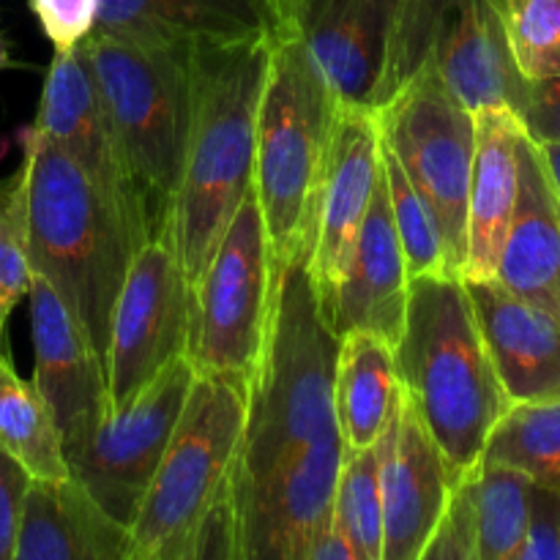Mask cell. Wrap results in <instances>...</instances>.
Wrapping results in <instances>:
<instances>
[{"label":"cell","mask_w":560,"mask_h":560,"mask_svg":"<svg viewBox=\"0 0 560 560\" xmlns=\"http://www.w3.org/2000/svg\"><path fill=\"white\" fill-rule=\"evenodd\" d=\"M339 334L310 277V255L284 266L266 348L249 388L230 479L238 560H304L331 523L345 443L334 408Z\"/></svg>","instance_id":"obj_1"},{"label":"cell","mask_w":560,"mask_h":560,"mask_svg":"<svg viewBox=\"0 0 560 560\" xmlns=\"http://www.w3.org/2000/svg\"><path fill=\"white\" fill-rule=\"evenodd\" d=\"M273 38L191 44V120L170 238L195 290L255 178L257 113Z\"/></svg>","instance_id":"obj_2"},{"label":"cell","mask_w":560,"mask_h":560,"mask_svg":"<svg viewBox=\"0 0 560 560\" xmlns=\"http://www.w3.org/2000/svg\"><path fill=\"white\" fill-rule=\"evenodd\" d=\"M394 361L405 399L438 443L454 479L470 474L512 402L481 337L463 277L427 273L410 279Z\"/></svg>","instance_id":"obj_3"},{"label":"cell","mask_w":560,"mask_h":560,"mask_svg":"<svg viewBox=\"0 0 560 560\" xmlns=\"http://www.w3.org/2000/svg\"><path fill=\"white\" fill-rule=\"evenodd\" d=\"M27 257L60 295L96 353H107L109 323L140 244L88 175L33 126L25 131Z\"/></svg>","instance_id":"obj_4"},{"label":"cell","mask_w":560,"mask_h":560,"mask_svg":"<svg viewBox=\"0 0 560 560\" xmlns=\"http://www.w3.org/2000/svg\"><path fill=\"white\" fill-rule=\"evenodd\" d=\"M337 102L293 31L271 42L257 113L255 184L271 249L273 288L293 257L312 255L315 206L331 145Z\"/></svg>","instance_id":"obj_5"},{"label":"cell","mask_w":560,"mask_h":560,"mask_svg":"<svg viewBox=\"0 0 560 560\" xmlns=\"http://www.w3.org/2000/svg\"><path fill=\"white\" fill-rule=\"evenodd\" d=\"M115 142L145 200L153 235H170L191 120V44L91 33L80 44Z\"/></svg>","instance_id":"obj_6"},{"label":"cell","mask_w":560,"mask_h":560,"mask_svg":"<svg viewBox=\"0 0 560 560\" xmlns=\"http://www.w3.org/2000/svg\"><path fill=\"white\" fill-rule=\"evenodd\" d=\"M249 392L219 375H195L173 438L131 523L129 560H191L197 536L228 498Z\"/></svg>","instance_id":"obj_7"},{"label":"cell","mask_w":560,"mask_h":560,"mask_svg":"<svg viewBox=\"0 0 560 560\" xmlns=\"http://www.w3.org/2000/svg\"><path fill=\"white\" fill-rule=\"evenodd\" d=\"M271 299V249L252 184L191 290L186 355L197 375L228 377L249 392L266 348Z\"/></svg>","instance_id":"obj_8"},{"label":"cell","mask_w":560,"mask_h":560,"mask_svg":"<svg viewBox=\"0 0 560 560\" xmlns=\"http://www.w3.org/2000/svg\"><path fill=\"white\" fill-rule=\"evenodd\" d=\"M381 137L430 206L446 246L448 271H463L468 244V189L476 153V115L419 69L381 109Z\"/></svg>","instance_id":"obj_9"},{"label":"cell","mask_w":560,"mask_h":560,"mask_svg":"<svg viewBox=\"0 0 560 560\" xmlns=\"http://www.w3.org/2000/svg\"><path fill=\"white\" fill-rule=\"evenodd\" d=\"M419 69L470 113L509 107L520 115L528 91L492 0H399V88Z\"/></svg>","instance_id":"obj_10"},{"label":"cell","mask_w":560,"mask_h":560,"mask_svg":"<svg viewBox=\"0 0 560 560\" xmlns=\"http://www.w3.org/2000/svg\"><path fill=\"white\" fill-rule=\"evenodd\" d=\"M191 328V288L170 235L137 249L109 323L104 353L109 413L129 408L137 394L178 355Z\"/></svg>","instance_id":"obj_11"},{"label":"cell","mask_w":560,"mask_h":560,"mask_svg":"<svg viewBox=\"0 0 560 560\" xmlns=\"http://www.w3.org/2000/svg\"><path fill=\"white\" fill-rule=\"evenodd\" d=\"M189 355L170 361L129 408L107 413L80 446L66 452L69 474L118 523H135L162 454L195 383Z\"/></svg>","instance_id":"obj_12"},{"label":"cell","mask_w":560,"mask_h":560,"mask_svg":"<svg viewBox=\"0 0 560 560\" xmlns=\"http://www.w3.org/2000/svg\"><path fill=\"white\" fill-rule=\"evenodd\" d=\"M399 0H299L284 27L299 36L337 107L377 109L399 91Z\"/></svg>","instance_id":"obj_13"},{"label":"cell","mask_w":560,"mask_h":560,"mask_svg":"<svg viewBox=\"0 0 560 560\" xmlns=\"http://www.w3.org/2000/svg\"><path fill=\"white\" fill-rule=\"evenodd\" d=\"M33 126L107 197L137 244L142 246L153 238L145 200L115 142L107 109L80 47L55 52Z\"/></svg>","instance_id":"obj_14"},{"label":"cell","mask_w":560,"mask_h":560,"mask_svg":"<svg viewBox=\"0 0 560 560\" xmlns=\"http://www.w3.org/2000/svg\"><path fill=\"white\" fill-rule=\"evenodd\" d=\"M381 175V126L372 109L337 107L315 206L310 277L328 312Z\"/></svg>","instance_id":"obj_15"},{"label":"cell","mask_w":560,"mask_h":560,"mask_svg":"<svg viewBox=\"0 0 560 560\" xmlns=\"http://www.w3.org/2000/svg\"><path fill=\"white\" fill-rule=\"evenodd\" d=\"M377 479L383 560H421L457 479L405 394L377 441Z\"/></svg>","instance_id":"obj_16"},{"label":"cell","mask_w":560,"mask_h":560,"mask_svg":"<svg viewBox=\"0 0 560 560\" xmlns=\"http://www.w3.org/2000/svg\"><path fill=\"white\" fill-rule=\"evenodd\" d=\"M27 301L36 355L33 383L52 408L63 452H69L109 413L107 372L102 355L47 279L33 273Z\"/></svg>","instance_id":"obj_17"},{"label":"cell","mask_w":560,"mask_h":560,"mask_svg":"<svg viewBox=\"0 0 560 560\" xmlns=\"http://www.w3.org/2000/svg\"><path fill=\"white\" fill-rule=\"evenodd\" d=\"M408 290L410 277L405 268L397 230H394L381 167L375 195L366 208L364 222H361L353 255H350L326 317L339 337L348 331H370L386 339L394 348L405 326Z\"/></svg>","instance_id":"obj_18"},{"label":"cell","mask_w":560,"mask_h":560,"mask_svg":"<svg viewBox=\"0 0 560 560\" xmlns=\"http://www.w3.org/2000/svg\"><path fill=\"white\" fill-rule=\"evenodd\" d=\"M509 402L560 397V320L498 279H463Z\"/></svg>","instance_id":"obj_19"},{"label":"cell","mask_w":560,"mask_h":560,"mask_svg":"<svg viewBox=\"0 0 560 560\" xmlns=\"http://www.w3.org/2000/svg\"><path fill=\"white\" fill-rule=\"evenodd\" d=\"M131 528L74 479H31L14 560H129Z\"/></svg>","instance_id":"obj_20"},{"label":"cell","mask_w":560,"mask_h":560,"mask_svg":"<svg viewBox=\"0 0 560 560\" xmlns=\"http://www.w3.org/2000/svg\"><path fill=\"white\" fill-rule=\"evenodd\" d=\"M282 31L273 0H102L93 33L156 44H233Z\"/></svg>","instance_id":"obj_21"},{"label":"cell","mask_w":560,"mask_h":560,"mask_svg":"<svg viewBox=\"0 0 560 560\" xmlns=\"http://www.w3.org/2000/svg\"><path fill=\"white\" fill-rule=\"evenodd\" d=\"M495 279L560 320V202L530 137H520V189Z\"/></svg>","instance_id":"obj_22"},{"label":"cell","mask_w":560,"mask_h":560,"mask_svg":"<svg viewBox=\"0 0 560 560\" xmlns=\"http://www.w3.org/2000/svg\"><path fill=\"white\" fill-rule=\"evenodd\" d=\"M476 153L468 189L463 279H495L520 189L523 124L509 107L476 109Z\"/></svg>","instance_id":"obj_23"},{"label":"cell","mask_w":560,"mask_h":560,"mask_svg":"<svg viewBox=\"0 0 560 560\" xmlns=\"http://www.w3.org/2000/svg\"><path fill=\"white\" fill-rule=\"evenodd\" d=\"M402 399L394 348L370 331L339 337L334 408L345 448L375 446Z\"/></svg>","instance_id":"obj_24"},{"label":"cell","mask_w":560,"mask_h":560,"mask_svg":"<svg viewBox=\"0 0 560 560\" xmlns=\"http://www.w3.org/2000/svg\"><path fill=\"white\" fill-rule=\"evenodd\" d=\"M0 448L14 457L31 479H66L63 438L52 408L36 383L25 381L0 348Z\"/></svg>","instance_id":"obj_25"},{"label":"cell","mask_w":560,"mask_h":560,"mask_svg":"<svg viewBox=\"0 0 560 560\" xmlns=\"http://www.w3.org/2000/svg\"><path fill=\"white\" fill-rule=\"evenodd\" d=\"M481 459L509 465L536 485L560 487V397L509 405Z\"/></svg>","instance_id":"obj_26"},{"label":"cell","mask_w":560,"mask_h":560,"mask_svg":"<svg viewBox=\"0 0 560 560\" xmlns=\"http://www.w3.org/2000/svg\"><path fill=\"white\" fill-rule=\"evenodd\" d=\"M534 481L520 470L481 459L474 468L479 560H514L528 528Z\"/></svg>","instance_id":"obj_27"},{"label":"cell","mask_w":560,"mask_h":560,"mask_svg":"<svg viewBox=\"0 0 560 560\" xmlns=\"http://www.w3.org/2000/svg\"><path fill=\"white\" fill-rule=\"evenodd\" d=\"M331 520L353 547L355 560H383V503L377 443L345 448L334 487Z\"/></svg>","instance_id":"obj_28"},{"label":"cell","mask_w":560,"mask_h":560,"mask_svg":"<svg viewBox=\"0 0 560 560\" xmlns=\"http://www.w3.org/2000/svg\"><path fill=\"white\" fill-rule=\"evenodd\" d=\"M381 167L383 180H386L388 206H392L394 230H397L399 246H402L405 268L410 279L427 277V273H452L446 260V246H443L441 228L432 217L430 206L413 180L405 175L402 164L392 153V148L381 137Z\"/></svg>","instance_id":"obj_29"},{"label":"cell","mask_w":560,"mask_h":560,"mask_svg":"<svg viewBox=\"0 0 560 560\" xmlns=\"http://www.w3.org/2000/svg\"><path fill=\"white\" fill-rule=\"evenodd\" d=\"M528 80L560 74V0H492Z\"/></svg>","instance_id":"obj_30"},{"label":"cell","mask_w":560,"mask_h":560,"mask_svg":"<svg viewBox=\"0 0 560 560\" xmlns=\"http://www.w3.org/2000/svg\"><path fill=\"white\" fill-rule=\"evenodd\" d=\"M33 268L27 257V180L16 167L0 180V348L11 312L31 290Z\"/></svg>","instance_id":"obj_31"},{"label":"cell","mask_w":560,"mask_h":560,"mask_svg":"<svg viewBox=\"0 0 560 560\" xmlns=\"http://www.w3.org/2000/svg\"><path fill=\"white\" fill-rule=\"evenodd\" d=\"M421 560H479V534H476L474 470L454 481L441 520L427 541Z\"/></svg>","instance_id":"obj_32"},{"label":"cell","mask_w":560,"mask_h":560,"mask_svg":"<svg viewBox=\"0 0 560 560\" xmlns=\"http://www.w3.org/2000/svg\"><path fill=\"white\" fill-rule=\"evenodd\" d=\"M98 5L102 0H31V11L55 52L80 47L91 36L96 27Z\"/></svg>","instance_id":"obj_33"},{"label":"cell","mask_w":560,"mask_h":560,"mask_svg":"<svg viewBox=\"0 0 560 560\" xmlns=\"http://www.w3.org/2000/svg\"><path fill=\"white\" fill-rule=\"evenodd\" d=\"M514 560H560V487H530L528 528Z\"/></svg>","instance_id":"obj_34"},{"label":"cell","mask_w":560,"mask_h":560,"mask_svg":"<svg viewBox=\"0 0 560 560\" xmlns=\"http://www.w3.org/2000/svg\"><path fill=\"white\" fill-rule=\"evenodd\" d=\"M517 118L534 142H560V74L528 80Z\"/></svg>","instance_id":"obj_35"},{"label":"cell","mask_w":560,"mask_h":560,"mask_svg":"<svg viewBox=\"0 0 560 560\" xmlns=\"http://www.w3.org/2000/svg\"><path fill=\"white\" fill-rule=\"evenodd\" d=\"M27 485H31V474L0 448V560H14Z\"/></svg>","instance_id":"obj_36"},{"label":"cell","mask_w":560,"mask_h":560,"mask_svg":"<svg viewBox=\"0 0 560 560\" xmlns=\"http://www.w3.org/2000/svg\"><path fill=\"white\" fill-rule=\"evenodd\" d=\"M304 560H355V552L353 547H350V541L345 539L342 530H339L331 520V523L312 539Z\"/></svg>","instance_id":"obj_37"},{"label":"cell","mask_w":560,"mask_h":560,"mask_svg":"<svg viewBox=\"0 0 560 560\" xmlns=\"http://www.w3.org/2000/svg\"><path fill=\"white\" fill-rule=\"evenodd\" d=\"M534 145H536V151H539V159H541V164H545L547 178H550L552 191H556V197L560 202V142H534Z\"/></svg>","instance_id":"obj_38"},{"label":"cell","mask_w":560,"mask_h":560,"mask_svg":"<svg viewBox=\"0 0 560 560\" xmlns=\"http://www.w3.org/2000/svg\"><path fill=\"white\" fill-rule=\"evenodd\" d=\"M273 3H277V11H279V16H282V27H284V20H288L290 11L299 5V0H273Z\"/></svg>","instance_id":"obj_39"},{"label":"cell","mask_w":560,"mask_h":560,"mask_svg":"<svg viewBox=\"0 0 560 560\" xmlns=\"http://www.w3.org/2000/svg\"><path fill=\"white\" fill-rule=\"evenodd\" d=\"M11 66V58H9V44H5L3 33H0V71L9 69Z\"/></svg>","instance_id":"obj_40"}]
</instances>
